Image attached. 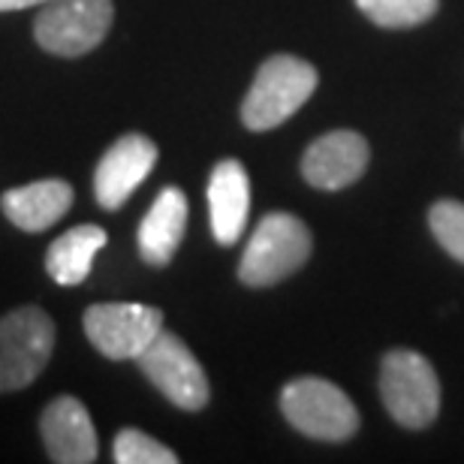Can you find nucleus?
<instances>
[{"label": "nucleus", "mask_w": 464, "mask_h": 464, "mask_svg": "<svg viewBox=\"0 0 464 464\" xmlns=\"http://www.w3.org/2000/svg\"><path fill=\"white\" fill-rule=\"evenodd\" d=\"M281 411L295 431L314 440L341 443L359 429V411L350 395L323 377L290 380L281 392Z\"/></svg>", "instance_id": "nucleus-4"}, {"label": "nucleus", "mask_w": 464, "mask_h": 464, "mask_svg": "<svg viewBox=\"0 0 464 464\" xmlns=\"http://www.w3.org/2000/svg\"><path fill=\"white\" fill-rule=\"evenodd\" d=\"M163 332V311L139 302H103L85 311V335L106 359H136Z\"/></svg>", "instance_id": "nucleus-8"}, {"label": "nucleus", "mask_w": 464, "mask_h": 464, "mask_svg": "<svg viewBox=\"0 0 464 464\" xmlns=\"http://www.w3.org/2000/svg\"><path fill=\"white\" fill-rule=\"evenodd\" d=\"M139 371L151 380L166 401L181 411H202L208 404V377L190 347L172 332H160L151 344L136 356Z\"/></svg>", "instance_id": "nucleus-7"}, {"label": "nucleus", "mask_w": 464, "mask_h": 464, "mask_svg": "<svg viewBox=\"0 0 464 464\" xmlns=\"http://www.w3.org/2000/svg\"><path fill=\"white\" fill-rule=\"evenodd\" d=\"M317 70L308 61L295 54H275L256 70L254 85L241 103V121L254 133L281 127L286 118H293L308 103L317 91Z\"/></svg>", "instance_id": "nucleus-1"}, {"label": "nucleus", "mask_w": 464, "mask_h": 464, "mask_svg": "<svg viewBox=\"0 0 464 464\" xmlns=\"http://www.w3.org/2000/svg\"><path fill=\"white\" fill-rule=\"evenodd\" d=\"M188 197L181 188H163L151 202L148 215L139 224V254L145 263L166 266L179 250L184 229H188Z\"/></svg>", "instance_id": "nucleus-14"}, {"label": "nucleus", "mask_w": 464, "mask_h": 464, "mask_svg": "<svg viewBox=\"0 0 464 464\" xmlns=\"http://www.w3.org/2000/svg\"><path fill=\"white\" fill-rule=\"evenodd\" d=\"M43 4H49V0H0V13H18V9H31Z\"/></svg>", "instance_id": "nucleus-19"}, {"label": "nucleus", "mask_w": 464, "mask_h": 464, "mask_svg": "<svg viewBox=\"0 0 464 464\" xmlns=\"http://www.w3.org/2000/svg\"><path fill=\"white\" fill-rule=\"evenodd\" d=\"M76 193L63 179H43L13 188L0 197V208L9 224L24 232H45L72 208Z\"/></svg>", "instance_id": "nucleus-13"}, {"label": "nucleus", "mask_w": 464, "mask_h": 464, "mask_svg": "<svg viewBox=\"0 0 464 464\" xmlns=\"http://www.w3.org/2000/svg\"><path fill=\"white\" fill-rule=\"evenodd\" d=\"M106 229L94 224H82L67 229L63 236L52 241L49 254H45V272L52 275L54 284L61 286H76L91 275L94 256L106 247Z\"/></svg>", "instance_id": "nucleus-15"}, {"label": "nucleus", "mask_w": 464, "mask_h": 464, "mask_svg": "<svg viewBox=\"0 0 464 464\" xmlns=\"http://www.w3.org/2000/svg\"><path fill=\"white\" fill-rule=\"evenodd\" d=\"M429 224L438 245L447 250L452 259L464 263V206L456 199L434 202L429 211Z\"/></svg>", "instance_id": "nucleus-18"}, {"label": "nucleus", "mask_w": 464, "mask_h": 464, "mask_svg": "<svg viewBox=\"0 0 464 464\" xmlns=\"http://www.w3.org/2000/svg\"><path fill=\"white\" fill-rule=\"evenodd\" d=\"M112 18V0H49L34 22V36L49 54L82 58L106 40Z\"/></svg>", "instance_id": "nucleus-6"}, {"label": "nucleus", "mask_w": 464, "mask_h": 464, "mask_svg": "<svg viewBox=\"0 0 464 464\" xmlns=\"http://www.w3.org/2000/svg\"><path fill=\"white\" fill-rule=\"evenodd\" d=\"M380 395L389 416L404 429H429L440 413V380L416 350H392L380 365Z\"/></svg>", "instance_id": "nucleus-3"}, {"label": "nucleus", "mask_w": 464, "mask_h": 464, "mask_svg": "<svg viewBox=\"0 0 464 464\" xmlns=\"http://www.w3.org/2000/svg\"><path fill=\"white\" fill-rule=\"evenodd\" d=\"M112 459L118 464H179V456L139 429H121L115 434Z\"/></svg>", "instance_id": "nucleus-17"}, {"label": "nucleus", "mask_w": 464, "mask_h": 464, "mask_svg": "<svg viewBox=\"0 0 464 464\" xmlns=\"http://www.w3.org/2000/svg\"><path fill=\"white\" fill-rule=\"evenodd\" d=\"M40 434L52 461L91 464L97 461L100 440L88 407L72 395H58L40 416Z\"/></svg>", "instance_id": "nucleus-11"}, {"label": "nucleus", "mask_w": 464, "mask_h": 464, "mask_svg": "<svg viewBox=\"0 0 464 464\" xmlns=\"http://www.w3.org/2000/svg\"><path fill=\"white\" fill-rule=\"evenodd\" d=\"M250 179L238 160H220L208 179V215L211 232L220 245H236L247 227Z\"/></svg>", "instance_id": "nucleus-12"}, {"label": "nucleus", "mask_w": 464, "mask_h": 464, "mask_svg": "<svg viewBox=\"0 0 464 464\" xmlns=\"http://www.w3.org/2000/svg\"><path fill=\"white\" fill-rule=\"evenodd\" d=\"M356 6L380 27H413L429 22L440 0H356Z\"/></svg>", "instance_id": "nucleus-16"}, {"label": "nucleus", "mask_w": 464, "mask_h": 464, "mask_svg": "<svg viewBox=\"0 0 464 464\" xmlns=\"http://www.w3.org/2000/svg\"><path fill=\"white\" fill-rule=\"evenodd\" d=\"M157 163V145L142 133H127L100 157L94 172V197L106 211H118L133 197V190L151 175Z\"/></svg>", "instance_id": "nucleus-9"}, {"label": "nucleus", "mask_w": 464, "mask_h": 464, "mask_svg": "<svg viewBox=\"0 0 464 464\" xmlns=\"http://www.w3.org/2000/svg\"><path fill=\"white\" fill-rule=\"evenodd\" d=\"M311 229L295 215L272 211L256 224L238 263V277L247 286H275L308 263Z\"/></svg>", "instance_id": "nucleus-2"}, {"label": "nucleus", "mask_w": 464, "mask_h": 464, "mask_svg": "<svg viewBox=\"0 0 464 464\" xmlns=\"http://www.w3.org/2000/svg\"><path fill=\"white\" fill-rule=\"evenodd\" d=\"M368 142L353 130H332L314 139L302 157V175L317 190H344L368 169Z\"/></svg>", "instance_id": "nucleus-10"}, {"label": "nucleus", "mask_w": 464, "mask_h": 464, "mask_svg": "<svg viewBox=\"0 0 464 464\" xmlns=\"http://www.w3.org/2000/svg\"><path fill=\"white\" fill-rule=\"evenodd\" d=\"M54 323L43 308L24 304L0 317V392L31 386L49 365Z\"/></svg>", "instance_id": "nucleus-5"}]
</instances>
